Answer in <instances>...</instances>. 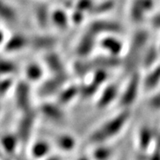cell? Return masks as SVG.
<instances>
[{"label": "cell", "instance_id": "obj_1", "mask_svg": "<svg viewBox=\"0 0 160 160\" xmlns=\"http://www.w3.org/2000/svg\"><path fill=\"white\" fill-rule=\"evenodd\" d=\"M131 117V109H120L117 114L105 120L90 132L88 136L89 142L93 145H96L108 143L109 141H112L125 130Z\"/></svg>", "mask_w": 160, "mask_h": 160}, {"label": "cell", "instance_id": "obj_2", "mask_svg": "<svg viewBox=\"0 0 160 160\" xmlns=\"http://www.w3.org/2000/svg\"><path fill=\"white\" fill-rule=\"evenodd\" d=\"M123 66V61L118 56H99L92 60H81L74 63V71L79 77H84L97 69H115Z\"/></svg>", "mask_w": 160, "mask_h": 160}, {"label": "cell", "instance_id": "obj_3", "mask_svg": "<svg viewBox=\"0 0 160 160\" xmlns=\"http://www.w3.org/2000/svg\"><path fill=\"white\" fill-rule=\"evenodd\" d=\"M149 39V34L145 30H139L133 35L128 53L125 61H123V66L127 73L131 75L136 72V67L140 62L142 61L143 49Z\"/></svg>", "mask_w": 160, "mask_h": 160}, {"label": "cell", "instance_id": "obj_4", "mask_svg": "<svg viewBox=\"0 0 160 160\" xmlns=\"http://www.w3.org/2000/svg\"><path fill=\"white\" fill-rule=\"evenodd\" d=\"M141 86L142 79L140 75L137 72L132 73L125 89L120 92L118 101L120 109H131V107L137 101Z\"/></svg>", "mask_w": 160, "mask_h": 160}, {"label": "cell", "instance_id": "obj_5", "mask_svg": "<svg viewBox=\"0 0 160 160\" xmlns=\"http://www.w3.org/2000/svg\"><path fill=\"white\" fill-rule=\"evenodd\" d=\"M69 76L67 73H63L60 75H52V77L49 79L46 80L42 86L39 87L38 94L42 97H49L53 94L60 92V91L65 86L68 82Z\"/></svg>", "mask_w": 160, "mask_h": 160}, {"label": "cell", "instance_id": "obj_6", "mask_svg": "<svg viewBox=\"0 0 160 160\" xmlns=\"http://www.w3.org/2000/svg\"><path fill=\"white\" fill-rule=\"evenodd\" d=\"M157 131L149 126H142L136 133V145L138 149L142 153H149L153 149Z\"/></svg>", "mask_w": 160, "mask_h": 160}, {"label": "cell", "instance_id": "obj_7", "mask_svg": "<svg viewBox=\"0 0 160 160\" xmlns=\"http://www.w3.org/2000/svg\"><path fill=\"white\" fill-rule=\"evenodd\" d=\"M38 111L46 119L52 123H62L66 119L63 107L57 102H45L41 104Z\"/></svg>", "mask_w": 160, "mask_h": 160}, {"label": "cell", "instance_id": "obj_8", "mask_svg": "<svg viewBox=\"0 0 160 160\" xmlns=\"http://www.w3.org/2000/svg\"><path fill=\"white\" fill-rule=\"evenodd\" d=\"M37 113L33 109L23 112L22 118L19 121L17 134L21 142H26L30 137L31 132L34 128Z\"/></svg>", "mask_w": 160, "mask_h": 160}, {"label": "cell", "instance_id": "obj_9", "mask_svg": "<svg viewBox=\"0 0 160 160\" xmlns=\"http://www.w3.org/2000/svg\"><path fill=\"white\" fill-rule=\"evenodd\" d=\"M119 95V88L116 84L107 85L98 96L96 101V107L100 109H107L116 101H118Z\"/></svg>", "mask_w": 160, "mask_h": 160}, {"label": "cell", "instance_id": "obj_10", "mask_svg": "<svg viewBox=\"0 0 160 160\" xmlns=\"http://www.w3.org/2000/svg\"><path fill=\"white\" fill-rule=\"evenodd\" d=\"M88 29L91 30L95 35L102 33H110V34H118L122 32V27L119 23L115 22L112 21H94L88 26Z\"/></svg>", "mask_w": 160, "mask_h": 160}, {"label": "cell", "instance_id": "obj_11", "mask_svg": "<svg viewBox=\"0 0 160 160\" xmlns=\"http://www.w3.org/2000/svg\"><path fill=\"white\" fill-rule=\"evenodd\" d=\"M154 6L153 0H133L130 8V16L134 22H140L144 15L152 10Z\"/></svg>", "mask_w": 160, "mask_h": 160}, {"label": "cell", "instance_id": "obj_12", "mask_svg": "<svg viewBox=\"0 0 160 160\" xmlns=\"http://www.w3.org/2000/svg\"><path fill=\"white\" fill-rule=\"evenodd\" d=\"M15 102L17 107L22 111V113L32 109L30 100V88L27 83L22 82L19 84L15 92Z\"/></svg>", "mask_w": 160, "mask_h": 160}, {"label": "cell", "instance_id": "obj_13", "mask_svg": "<svg viewBox=\"0 0 160 160\" xmlns=\"http://www.w3.org/2000/svg\"><path fill=\"white\" fill-rule=\"evenodd\" d=\"M96 37L97 35L92 33L91 30H89L88 29L85 32V34L81 37L77 46V52L80 57L86 58L92 52L95 46Z\"/></svg>", "mask_w": 160, "mask_h": 160}, {"label": "cell", "instance_id": "obj_14", "mask_svg": "<svg viewBox=\"0 0 160 160\" xmlns=\"http://www.w3.org/2000/svg\"><path fill=\"white\" fill-rule=\"evenodd\" d=\"M29 154L34 160H44L52 154V145L44 139L37 140L31 143Z\"/></svg>", "mask_w": 160, "mask_h": 160}, {"label": "cell", "instance_id": "obj_15", "mask_svg": "<svg viewBox=\"0 0 160 160\" xmlns=\"http://www.w3.org/2000/svg\"><path fill=\"white\" fill-rule=\"evenodd\" d=\"M56 102L61 106H67L73 102L75 99L80 96V86L78 85H68L65 86L58 93Z\"/></svg>", "mask_w": 160, "mask_h": 160}, {"label": "cell", "instance_id": "obj_16", "mask_svg": "<svg viewBox=\"0 0 160 160\" xmlns=\"http://www.w3.org/2000/svg\"><path fill=\"white\" fill-rule=\"evenodd\" d=\"M55 146L63 153H71L78 146V140L69 132H62L55 138Z\"/></svg>", "mask_w": 160, "mask_h": 160}, {"label": "cell", "instance_id": "obj_17", "mask_svg": "<svg viewBox=\"0 0 160 160\" xmlns=\"http://www.w3.org/2000/svg\"><path fill=\"white\" fill-rule=\"evenodd\" d=\"M160 86V65L153 67V69L142 79V86L147 92H152Z\"/></svg>", "mask_w": 160, "mask_h": 160}, {"label": "cell", "instance_id": "obj_18", "mask_svg": "<svg viewBox=\"0 0 160 160\" xmlns=\"http://www.w3.org/2000/svg\"><path fill=\"white\" fill-rule=\"evenodd\" d=\"M100 46L102 47L105 51L109 53V55L118 56L121 53L123 50V44L118 38L114 36H107L100 41Z\"/></svg>", "mask_w": 160, "mask_h": 160}, {"label": "cell", "instance_id": "obj_19", "mask_svg": "<svg viewBox=\"0 0 160 160\" xmlns=\"http://www.w3.org/2000/svg\"><path fill=\"white\" fill-rule=\"evenodd\" d=\"M45 62L46 67L52 72V75H60L66 73L65 67L63 65L61 57L55 52H49L45 57Z\"/></svg>", "mask_w": 160, "mask_h": 160}, {"label": "cell", "instance_id": "obj_20", "mask_svg": "<svg viewBox=\"0 0 160 160\" xmlns=\"http://www.w3.org/2000/svg\"><path fill=\"white\" fill-rule=\"evenodd\" d=\"M114 149L107 143L94 145V148L90 153L92 160H110L114 156Z\"/></svg>", "mask_w": 160, "mask_h": 160}, {"label": "cell", "instance_id": "obj_21", "mask_svg": "<svg viewBox=\"0 0 160 160\" xmlns=\"http://www.w3.org/2000/svg\"><path fill=\"white\" fill-rule=\"evenodd\" d=\"M51 20L52 23L57 27L59 29H65L68 27L69 18L66 12L62 10L57 9L51 14Z\"/></svg>", "mask_w": 160, "mask_h": 160}, {"label": "cell", "instance_id": "obj_22", "mask_svg": "<svg viewBox=\"0 0 160 160\" xmlns=\"http://www.w3.org/2000/svg\"><path fill=\"white\" fill-rule=\"evenodd\" d=\"M31 44L38 49H51L52 46H55L56 40L52 37H36L31 39Z\"/></svg>", "mask_w": 160, "mask_h": 160}, {"label": "cell", "instance_id": "obj_23", "mask_svg": "<svg viewBox=\"0 0 160 160\" xmlns=\"http://www.w3.org/2000/svg\"><path fill=\"white\" fill-rule=\"evenodd\" d=\"M19 142H21L17 134H6L1 140L3 148L8 153H13L17 148Z\"/></svg>", "mask_w": 160, "mask_h": 160}, {"label": "cell", "instance_id": "obj_24", "mask_svg": "<svg viewBox=\"0 0 160 160\" xmlns=\"http://www.w3.org/2000/svg\"><path fill=\"white\" fill-rule=\"evenodd\" d=\"M26 78L27 79L31 82H38L39 81L44 75V70L37 63H31L26 69Z\"/></svg>", "mask_w": 160, "mask_h": 160}, {"label": "cell", "instance_id": "obj_25", "mask_svg": "<svg viewBox=\"0 0 160 160\" xmlns=\"http://www.w3.org/2000/svg\"><path fill=\"white\" fill-rule=\"evenodd\" d=\"M158 52L155 47H149L147 49V51L144 52L142 57V66L145 69H150L155 65V63L158 60Z\"/></svg>", "mask_w": 160, "mask_h": 160}, {"label": "cell", "instance_id": "obj_26", "mask_svg": "<svg viewBox=\"0 0 160 160\" xmlns=\"http://www.w3.org/2000/svg\"><path fill=\"white\" fill-rule=\"evenodd\" d=\"M101 87L98 86L96 84H94L92 81H90L86 84L80 86V98L87 100L90 99L92 96H94L99 91Z\"/></svg>", "mask_w": 160, "mask_h": 160}, {"label": "cell", "instance_id": "obj_27", "mask_svg": "<svg viewBox=\"0 0 160 160\" xmlns=\"http://www.w3.org/2000/svg\"><path fill=\"white\" fill-rule=\"evenodd\" d=\"M114 6L115 3L113 0H105L98 5H94L91 9L90 12L92 14H102V13L110 11L111 9L114 8Z\"/></svg>", "mask_w": 160, "mask_h": 160}, {"label": "cell", "instance_id": "obj_28", "mask_svg": "<svg viewBox=\"0 0 160 160\" xmlns=\"http://www.w3.org/2000/svg\"><path fill=\"white\" fill-rule=\"evenodd\" d=\"M109 78V73L108 70L106 69H97L92 72V79L94 84H96L98 86H102L106 84L107 80Z\"/></svg>", "mask_w": 160, "mask_h": 160}, {"label": "cell", "instance_id": "obj_29", "mask_svg": "<svg viewBox=\"0 0 160 160\" xmlns=\"http://www.w3.org/2000/svg\"><path fill=\"white\" fill-rule=\"evenodd\" d=\"M29 41L23 36H15L13 38L10 40V43L8 44V49L9 51H18L23 48Z\"/></svg>", "mask_w": 160, "mask_h": 160}, {"label": "cell", "instance_id": "obj_30", "mask_svg": "<svg viewBox=\"0 0 160 160\" xmlns=\"http://www.w3.org/2000/svg\"><path fill=\"white\" fill-rule=\"evenodd\" d=\"M37 18L38 22L41 26H46L48 20H49V14H48V10L46 6H39L37 10Z\"/></svg>", "mask_w": 160, "mask_h": 160}, {"label": "cell", "instance_id": "obj_31", "mask_svg": "<svg viewBox=\"0 0 160 160\" xmlns=\"http://www.w3.org/2000/svg\"><path fill=\"white\" fill-rule=\"evenodd\" d=\"M148 106L150 109H153L156 111L160 110V92H156L148 101Z\"/></svg>", "mask_w": 160, "mask_h": 160}, {"label": "cell", "instance_id": "obj_32", "mask_svg": "<svg viewBox=\"0 0 160 160\" xmlns=\"http://www.w3.org/2000/svg\"><path fill=\"white\" fill-rule=\"evenodd\" d=\"M93 6H94V4H93L92 0H78L76 5V9L82 12H90Z\"/></svg>", "mask_w": 160, "mask_h": 160}, {"label": "cell", "instance_id": "obj_33", "mask_svg": "<svg viewBox=\"0 0 160 160\" xmlns=\"http://www.w3.org/2000/svg\"><path fill=\"white\" fill-rule=\"evenodd\" d=\"M143 160H160V150L151 149L149 153L145 154Z\"/></svg>", "mask_w": 160, "mask_h": 160}, {"label": "cell", "instance_id": "obj_34", "mask_svg": "<svg viewBox=\"0 0 160 160\" xmlns=\"http://www.w3.org/2000/svg\"><path fill=\"white\" fill-rule=\"evenodd\" d=\"M72 22L76 24H78L80 23L82 21H83V19H84V12L79 11V10H78V9H76V11L74 12V13L72 14Z\"/></svg>", "mask_w": 160, "mask_h": 160}, {"label": "cell", "instance_id": "obj_35", "mask_svg": "<svg viewBox=\"0 0 160 160\" xmlns=\"http://www.w3.org/2000/svg\"><path fill=\"white\" fill-rule=\"evenodd\" d=\"M151 24L156 29H160V13L156 14L154 17L151 19Z\"/></svg>", "mask_w": 160, "mask_h": 160}, {"label": "cell", "instance_id": "obj_36", "mask_svg": "<svg viewBox=\"0 0 160 160\" xmlns=\"http://www.w3.org/2000/svg\"><path fill=\"white\" fill-rule=\"evenodd\" d=\"M44 160H62V158L61 156H59V155L51 154Z\"/></svg>", "mask_w": 160, "mask_h": 160}, {"label": "cell", "instance_id": "obj_37", "mask_svg": "<svg viewBox=\"0 0 160 160\" xmlns=\"http://www.w3.org/2000/svg\"><path fill=\"white\" fill-rule=\"evenodd\" d=\"M75 160H92L90 155H81L78 158H77Z\"/></svg>", "mask_w": 160, "mask_h": 160}, {"label": "cell", "instance_id": "obj_38", "mask_svg": "<svg viewBox=\"0 0 160 160\" xmlns=\"http://www.w3.org/2000/svg\"><path fill=\"white\" fill-rule=\"evenodd\" d=\"M158 133H159V134H160V130H159V131H158Z\"/></svg>", "mask_w": 160, "mask_h": 160}, {"label": "cell", "instance_id": "obj_39", "mask_svg": "<svg viewBox=\"0 0 160 160\" xmlns=\"http://www.w3.org/2000/svg\"><path fill=\"white\" fill-rule=\"evenodd\" d=\"M159 52H160V47H159Z\"/></svg>", "mask_w": 160, "mask_h": 160}]
</instances>
